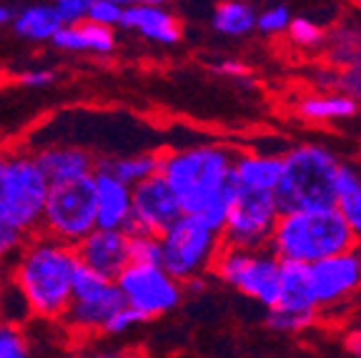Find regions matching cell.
Here are the masks:
<instances>
[{
	"label": "cell",
	"mask_w": 361,
	"mask_h": 358,
	"mask_svg": "<svg viewBox=\"0 0 361 358\" xmlns=\"http://www.w3.org/2000/svg\"><path fill=\"white\" fill-rule=\"evenodd\" d=\"M0 280H3V273H0Z\"/></svg>",
	"instance_id": "f6af8a7d"
},
{
	"label": "cell",
	"mask_w": 361,
	"mask_h": 358,
	"mask_svg": "<svg viewBox=\"0 0 361 358\" xmlns=\"http://www.w3.org/2000/svg\"><path fill=\"white\" fill-rule=\"evenodd\" d=\"M3 173H6V153L0 156V264L16 261V256L30 238L25 230L11 226L6 218V211H3Z\"/></svg>",
	"instance_id": "f1b7e54d"
},
{
	"label": "cell",
	"mask_w": 361,
	"mask_h": 358,
	"mask_svg": "<svg viewBox=\"0 0 361 358\" xmlns=\"http://www.w3.org/2000/svg\"><path fill=\"white\" fill-rule=\"evenodd\" d=\"M51 180L30 153H6V173H3V211L11 226L38 233L48 201Z\"/></svg>",
	"instance_id": "ba28073f"
},
{
	"label": "cell",
	"mask_w": 361,
	"mask_h": 358,
	"mask_svg": "<svg viewBox=\"0 0 361 358\" xmlns=\"http://www.w3.org/2000/svg\"><path fill=\"white\" fill-rule=\"evenodd\" d=\"M288 25H291V16H288L286 8L271 6V8H266L264 13H259V25H256V30L264 35H281L288 30Z\"/></svg>",
	"instance_id": "d590c367"
},
{
	"label": "cell",
	"mask_w": 361,
	"mask_h": 358,
	"mask_svg": "<svg viewBox=\"0 0 361 358\" xmlns=\"http://www.w3.org/2000/svg\"><path fill=\"white\" fill-rule=\"evenodd\" d=\"M118 28L138 33L146 40H153V43H161V45H176L183 38V28H180L178 18L161 6L128 3L123 8V18H121Z\"/></svg>",
	"instance_id": "9a60e30c"
},
{
	"label": "cell",
	"mask_w": 361,
	"mask_h": 358,
	"mask_svg": "<svg viewBox=\"0 0 361 358\" xmlns=\"http://www.w3.org/2000/svg\"><path fill=\"white\" fill-rule=\"evenodd\" d=\"M336 208L341 211L349 228L354 230L356 241L361 243V173L354 166H344L338 171Z\"/></svg>",
	"instance_id": "cb8c5ba5"
},
{
	"label": "cell",
	"mask_w": 361,
	"mask_h": 358,
	"mask_svg": "<svg viewBox=\"0 0 361 358\" xmlns=\"http://www.w3.org/2000/svg\"><path fill=\"white\" fill-rule=\"evenodd\" d=\"M216 70H219L221 75H231V78H241V75L248 73V68L243 66V63L238 61H224V63H216Z\"/></svg>",
	"instance_id": "ab89813d"
},
{
	"label": "cell",
	"mask_w": 361,
	"mask_h": 358,
	"mask_svg": "<svg viewBox=\"0 0 361 358\" xmlns=\"http://www.w3.org/2000/svg\"><path fill=\"white\" fill-rule=\"evenodd\" d=\"M164 268L178 280L209 273L224 248V233L209 226L198 213H183L161 233Z\"/></svg>",
	"instance_id": "5b68a950"
},
{
	"label": "cell",
	"mask_w": 361,
	"mask_h": 358,
	"mask_svg": "<svg viewBox=\"0 0 361 358\" xmlns=\"http://www.w3.org/2000/svg\"><path fill=\"white\" fill-rule=\"evenodd\" d=\"M116 283V278H108V276L98 273L96 268L85 266L83 261L78 264L73 276V298H90V296H101L103 291H108L111 285Z\"/></svg>",
	"instance_id": "4dcf8cb0"
},
{
	"label": "cell",
	"mask_w": 361,
	"mask_h": 358,
	"mask_svg": "<svg viewBox=\"0 0 361 358\" xmlns=\"http://www.w3.org/2000/svg\"><path fill=\"white\" fill-rule=\"evenodd\" d=\"M283 171V156L261 151H238L233 163V185L251 190H276Z\"/></svg>",
	"instance_id": "ac0fdd59"
},
{
	"label": "cell",
	"mask_w": 361,
	"mask_h": 358,
	"mask_svg": "<svg viewBox=\"0 0 361 358\" xmlns=\"http://www.w3.org/2000/svg\"><path fill=\"white\" fill-rule=\"evenodd\" d=\"M316 308H331L361 291V243L309 264Z\"/></svg>",
	"instance_id": "7c38bea8"
},
{
	"label": "cell",
	"mask_w": 361,
	"mask_h": 358,
	"mask_svg": "<svg viewBox=\"0 0 361 358\" xmlns=\"http://www.w3.org/2000/svg\"><path fill=\"white\" fill-rule=\"evenodd\" d=\"M238 148L206 143L164 153L161 173L176 190L183 213H201L233 185Z\"/></svg>",
	"instance_id": "7a4b0ae2"
},
{
	"label": "cell",
	"mask_w": 361,
	"mask_h": 358,
	"mask_svg": "<svg viewBox=\"0 0 361 358\" xmlns=\"http://www.w3.org/2000/svg\"><path fill=\"white\" fill-rule=\"evenodd\" d=\"M18 80L25 88H48V85L56 83V73L53 70H28V73H23Z\"/></svg>",
	"instance_id": "74e56055"
},
{
	"label": "cell",
	"mask_w": 361,
	"mask_h": 358,
	"mask_svg": "<svg viewBox=\"0 0 361 358\" xmlns=\"http://www.w3.org/2000/svg\"><path fill=\"white\" fill-rule=\"evenodd\" d=\"M30 319H35V314L23 285L11 273L3 276V280H0V321L23 326Z\"/></svg>",
	"instance_id": "484cf974"
},
{
	"label": "cell",
	"mask_w": 361,
	"mask_h": 358,
	"mask_svg": "<svg viewBox=\"0 0 361 358\" xmlns=\"http://www.w3.org/2000/svg\"><path fill=\"white\" fill-rule=\"evenodd\" d=\"M356 8H359V11H361V0H356Z\"/></svg>",
	"instance_id": "ee69618b"
},
{
	"label": "cell",
	"mask_w": 361,
	"mask_h": 358,
	"mask_svg": "<svg viewBox=\"0 0 361 358\" xmlns=\"http://www.w3.org/2000/svg\"><path fill=\"white\" fill-rule=\"evenodd\" d=\"M78 258L85 266L96 268L98 273L108 276V278H118L123 268L130 264L128 256V233L123 228H96L88 235H83L75 243Z\"/></svg>",
	"instance_id": "4fadbf2b"
},
{
	"label": "cell",
	"mask_w": 361,
	"mask_h": 358,
	"mask_svg": "<svg viewBox=\"0 0 361 358\" xmlns=\"http://www.w3.org/2000/svg\"><path fill=\"white\" fill-rule=\"evenodd\" d=\"M299 116L311 123H329V121H346L359 113V101L351 93H324L306 95L299 101Z\"/></svg>",
	"instance_id": "ffe728a7"
},
{
	"label": "cell",
	"mask_w": 361,
	"mask_h": 358,
	"mask_svg": "<svg viewBox=\"0 0 361 358\" xmlns=\"http://www.w3.org/2000/svg\"><path fill=\"white\" fill-rule=\"evenodd\" d=\"M123 3H118V0H96L93 6H90L88 11V18L90 20L101 23V25H111V28H116V25H121V18H123Z\"/></svg>",
	"instance_id": "8d00e7d4"
},
{
	"label": "cell",
	"mask_w": 361,
	"mask_h": 358,
	"mask_svg": "<svg viewBox=\"0 0 361 358\" xmlns=\"http://www.w3.org/2000/svg\"><path fill=\"white\" fill-rule=\"evenodd\" d=\"M329 61L341 68L361 66V28L344 25L334 30L329 38Z\"/></svg>",
	"instance_id": "4316f807"
},
{
	"label": "cell",
	"mask_w": 361,
	"mask_h": 358,
	"mask_svg": "<svg viewBox=\"0 0 361 358\" xmlns=\"http://www.w3.org/2000/svg\"><path fill=\"white\" fill-rule=\"evenodd\" d=\"M286 35L299 48H319L324 43V38H326L322 25H316L309 18H291V25H288Z\"/></svg>",
	"instance_id": "d6a6232c"
},
{
	"label": "cell",
	"mask_w": 361,
	"mask_h": 358,
	"mask_svg": "<svg viewBox=\"0 0 361 358\" xmlns=\"http://www.w3.org/2000/svg\"><path fill=\"white\" fill-rule=\"evenodd\" d=\"M126 296L121 291L118 283H113L108 291H103L101 296L90 298H73L68 311L63 314L61 323L68 331H73L78 336H93V333H103L106 323L111 321V316L116 311L126 306Z\"/></svg>",
	"instance_id": "5bb4252c"
},
{
	"label": "cell",
	"mask_w": 361,
	"mask_h": 358,
	"mask_svg": "<svg viewBox=\"0 0 361 358\" xmlns=\"http://www.w3.org/2000/svg\"><path fill=\"white\" fill-rule=\"evenodd\" d=\"M30 353V343L20 326L0 321V358H25Z\"/></svg>",
	"instance_id": "1f68e13d"
},
{
	"label": "cell",
	"mask_w": 361,
	"mask_h": 358,
	"mask_svg": "<svg viewBox=\"0 0 361 358\" xmlns=\"http://www.w3.org/2000/svg\"><path fill=\"white\" fill-rule=\"evenodd\" d=\"M116 283L128 306L143 311L148 319L173 311L183 298V280L171 276L161 264H128Z\"/></svg>",
	"instance_id": "30bf717a"
},
{
	"label": "cell",
	"mask_w": 361,
	"mask_h": 358,
	"mask_svg": "<svg viewBox=\"0 0 361 358\" xmlns=\"http://www.w3.org/2000/svg\"><path fill=\"white\" fill-rule=\"evenodd\" d=\"M233 193H236V188H228V190H224L219 198H216L214 203H211L206 211H201L198 216H201L203 221L209 226H214L216 230H221L224 233V226H226V221H228V213H231V206H233Z\"/></svg>",
	"instance_id": "e575fe53"
},
{
	"label": "cell",
	"mask_w": 361,
	"mask_h": 358,
	"mask_svg": "<svg viewBox=\"0 0 361 358\" xmlns=\"http://www.w3.org/2000/svg\"><path fill=\"white\" fill-rule=\"evenodd\" d=\"M96 196H98V226L101 228H123L133 213V185L113 175L96 163Z\"/></svg>",
	"instance_id": "2e32d148"
},
{
	"label": "cell",
	"mask_w": 361,
	"mask_h": 358,
	"mask_svg": "<svg viewBox=\"0 0 361 358\" xmlns=\"http://www.w3.org/2000/svg\"><path fill=\"white\" fill-rule=\"evenodd\" d=\"M259 25V13L246 0H221L211 16V28L226 38H241L254 33Z\"/></svg>",
	"instance_id": "7402d4cb"
},
{
	"label": "cell",
	"mask_w": 361,
	"mask_h": 358,
	"mask_svg": "<svg viewBox=\"0 0 361 358\" xmlns=\"http://www.w3.org/2000/svg\"><path fill=\"white\" fill-rule=\"evenodd\" d=\"M98 166L108 168L113 175H118L128 185L141 183V180L151 178V175L161 173L164 166V153H138V156H126V158H103Z\"/></svg>",
	"instance_id": "d4e9b609"
},
{
	"label": "cell",
	"mask_w": 361,
	"mask_h": 358,
	"mask_svg": "<svg viewBox=\"0 0 361 358\" xmlns=\"http://www.w3.org/2000/svg\"><path fill=\"white\" fill-rule=\"evenodd\" d=\"M354 243L359 241L344 221L341 211L336 206H324L281 213L269 248L281 261L316 264L322 258L346 251Z\"/></svg>",
	"instance_id": "3957f363"
},
{
	"label": "cell",
	"mask_w": 361,
	"mask_h": 358,
	"mask_svg": "<svg viewBox=\"0 0 361 358\" xmlns=\"http://www.w3.org/2000/svg\"><path fill=\"white\" fill-rule=\"evenodd\" d=\"M183 216L176 190L166 180L164 173H156L151 178L133 185V213L123 230L128 235L133 233H156L161 235L171 223Z\"/></svg>",
	"instance_id": "8fae6325"
},
{
	"label": "cell",
	"mask_w": 361,
	"mask_h": 358,
	"mask_svg": "<svg viewBox=\"0 0 361 358\" xmlns=\"http://www.w3.org/2000/svg\"><path fill=\"white\" fill-rule=\"evenodd\" d=\"M13 18H16V13H13L11 8L0 6V25H8V23H13Z\"/></svg>",
	"instance_id": "b9f144b4"
},
{
	"label": "cell",
	"mask_w": 361,
	"mask_h": 358,
	"mask_svg": "<svg viewBox=\"0 0 361 358\" xmlns=\"http://www.w3.org/2000/svg\"><path fill=\"white\" fill-rule=\"evenodd\" d=\"M58 51L68 53H90V56H108L116 51V33L111 25L83 18L78 23H66L51 40Z\"/></svg>",
	"instance_id": "e0dca14e"
},
{
	"label": "cell",
	"mask_w": 361,
	"mask_h": 358,
	"mask_svg": "<svg viewBox=\"0 0 361 358\" xmlns=\"http://www.w3.org/2000/svg\"><path fill=\"white\" fill-rule=\"evenodd\" d=\"M80 258L73 243L33 233L13 261L11 276L23 285L35 319L61 321L73 301V276Z\"/></svg>",
	"instance_id": "6da1fadb"
},
{
	"label": "cell",
	"mask_w": 361,
	"mask_h": 358,
	"mask_svg": "<svg viewBox=\"0 0 361 358\" xmlns=\"http://www.w3.org/2000/svg\"><path fill=\"white\" fill-rule=\"evenodd\" d=\"M341 163L329 148L301 143L283 153L281 180L276 185V203L281 213L299 208L336 206Z\"/></svg>",
	"instance_id": "277c9868"
},
{
	"label": "cell",
	"mask_w": 361,
	"mask_h": 358,
	"mask_svg": "<svg viewBox=\"0 0 361 358\" xmlns=\"http://www.w3.org/2000/svg\"><path fill=\"white\" fill-rule=\"evenodd\" d=\"M98 226V196L96 175L51 183L48 201H45L40 230L58 241L78 243L83 235Z\"/></svg>",
	"instance_id": "52a82bcc"
},
{
	"label": "cell",
	"mask_w": 361,
	"mask_h": 358,
	"mask_svg": "<svg viewBox=\"0 0 361 358\" xmlns=\"http://www.w3.org/2000/svg\"><path fill=\"white\" fill-rule=\"evenodd\" d=\"M319 321V308H269L266 323L279 333H301Z\"/></svg>",
	"instance_id": "83f0119b"
},
{
	"label": "cell",
	"mask_w": 361,
	"mask_h": 358,
	"mask_svg": "<svg viewBox=\"0 0 361 358\" xmlns=\"http://www.w3.org/2000/svg\"><path fill=\"white\" fill-rule=\"evenodd\" d=\"M61 13H58L56 6H30L23 8L16 18H13V30H16L20 38L25 40H35V43H43V40H53L56 33L63 28Z\"/></svg>",
	"instance_id": "44dd1931"
},
{
	"label": "cell",
	"mask_w": 361,
	"mask_h": 358,
	"mask_svg": "<svg viewBox=\"0 0 361 358\" xmlns=\"http://www.w3.org/2000/svg\"><path fill=\"white\" fill-rule=\"evenodd\" d=\"M281 266L283 261L269 246L241 248L224 243L211 273L261 306L274 308L281 298Z\"/></svg>",
	"instance_id": "8992f818"
},
{
	"label": "cell",
	"mask_w": 361,
	"mask_h": 358,
	"mask_svg": "<svg viewBox=\"0 0 361 358\" xmlns=\"http://www.w3.org/2000/svg\"><path fill=\"white\" fill-rule=\"evenodd\" d=\"M128 3H138V6H166L171 0H128Z\"/></svg>",
	"instance_id": "7bdbcfd3"
},
{
	"label": "cell",
	"mask_w": 361,
	"mask_h": 358,
	"mask_svg": "<svg viewBox=\"0 0 361 358\" xmlns=\"http://www.w3.org/2000/svg\"><path fill=\"white\" fill-rule=\"evenodd\" d=\"M146 321H151V319H148L143 311H138V308H133V306L126 303L121 311H116V314L111 316V321L106 323L103 333H108V336H123V333H128L130 328L146 323Z\"/></svg>",
	"instance_id": "836d02e7"
},
{
	"label": "cell",
	"mask_w": 361,
	"mask_h": 358,
	"mask_svg": "<svg viewBox=\"0 0 361 358\" xmlns=\"http://www.w3.org/2000/svg\"><path fill=\"white\" fill-rule=\"evenodd\" d=\"M128 256H130V264H161L164 266L161 235H156V233L128 235Z\"/></svg>",
	"instance_id": "f546056e"
},
{
	"label": "cell",
	"mask_w": 361,
	"mask_h": 358,
	"mask_svg": "<svg viewBox=\"0 0 361 358\" xmlns=\"http://www.w3.org/2000/svg\"><path fill=\"white\" fill-rule=\"evenodd\" d=\"M279 216H281V208H279L274 190L236 188L231 213L224 226V243L241 248L269 246Z\"/></svg>",
	"instance_id": "9c48e42d"
},
{
	"label": "cell",
	"mask_w": 361,
	"mask_h": 358,
	"mask_svg": "<svg viewBox=\"0 0 361 358\" xmlns=\"http://www.w3.org/2000/svg\"><path fill=\"white\" fill-rule=\"evenodd\" d=\"M346 351L354 353V356H361V331H354L349 338H346Z\"/></svg>",
	"instance_id": "60d3db41"
},
{
	"label": "cell",
	"mask_w": 361,
	"mask_h": 358,
	"mask_svg": "<svg viewBox=\"0 0 361 358\" xmlns=\"http://www.w3.org/2000/svg\"><path fill=\"white\" fill-rule=\"evenodd\" d=\"M35 161L51 183L83 178L96 171V158L78 146H48L35 153Z\"/></svg>",
	"instance_id": "d6986e66"
},
{
	"label": "cell",
	"mask_w": 361,
	"mask_h": 358,
	"mask_svg": "<svg viewBox=\"0 0 361 358\" xmlns=\"http://www.w3.org/2000/svg\"><path fill=\"white\" fill-rule=\"evenodd\" d=\"M341 85V88L346 90V93H351L356 98V101H361V66L356 68H346L344 75H338V83L336 88Z\"/></svg>",
	"instance_id": "f35d334b"
},
{
	"label": "cell",
	"mask_w": 361,
	"mask_h": 358,
	"mask_svg": "<svg viewBox=\"0 0 361 358\" xmlns=\"http://www.w3.org/2000/svg\"><path fill=\"white\" fill-rule=\"evenodd\" d=\"M281 308H316L314 291H311L309 264L283 261L281 266Z\"/></svg>",
	"instance_id": "603a6c76"
}]
</instances>
